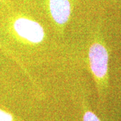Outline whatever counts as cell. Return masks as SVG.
I'll use <instances>...</instances> for the list:
<instances>
[{
	"label": "cell",
	"instance_id": "obj_4",
	"mask_svg": "<svg viewBox=\"0 0 121 121\" xmlns=\"http://www.w3.org/2000/svg\"><path fill=\"white\" fill-rule=\"evenodd\" d=\"M83 121H100L98 117L95 115L94 113L91 111H87L85 112L83 117Z\"/></svg>",
	"mask_w": 121,
	"mask_h": 121
},
{
	"label": "cell",
	"instance_id": "obj_6",
	"mask_svg": "<svg viewBox=\"0 0 121 121\" xmlns=\"http://www.w3.org/2000/svg\"><path fill=\"white\" fill-rule=\"evenodd\" d=\"M3 1V0H0V1Z\"/></svg>",
	"mask_w": 121,
	"mask_h": 121
},
{
	"label": "cell",
	"instance_id": "obj_2",
	"mask_svg": "<svg viewBox=\"0 0 121 121\" xmlns=\"http://www.w3.org/2000/svg\"><path fill=\"white\" fill-rule=\"evenodd\" d=\"M88 56L94 75L97 79H103L108 71V54L106 47L98 43L92 44L89 49Z\"/></svg>",
	"mask_w": 121,
	"mask_h": 121
},
{
	"label": "cell",
	"instance_id": "obj_3",
	"mask_svg": "<svg viewBox=\"0 0 121 121\" xmlns=\"http://www.w3.org/2000/svg\"><path fill=\"white\" fill-rule=\"evenodd\" d=\"M49 12L54 22L64 25L69 20L71 6L69 0H48Z\"/></svg>",
	"mask_w": 121,
	"mask_h": 121
},
{
	"label": "cell",
	"instance_id": "obj_1",
	"mask_svg": "<svg viewBox=\"0 0 121 121\" xmlns=\"http://www.w3.org/2000/svg\"><path fill=\"white\" fill-rule=\"evenodd\" d=\"M11 27L19 39L31 44L40 43L45 36L43 27L39 22L28 17H16L13 20Z\"/></svg>",
	"mask_w": 121,
	"mask_h": 121
},
{
	"label": "cell",
	"instance_id": "obj_5",
	"mask_svg": "<svg viewBox=\"0 0 121 121\" xmlns=\"http://www.w3.org/2000/svg\"><path fill=\"white\" fill-rule=\"evenodd\" d=\"M0 121H13L12 115L0 109Z\"/></svg>",
	"mask_w": 121,
	"mask_h": 121
}]
</instances>
